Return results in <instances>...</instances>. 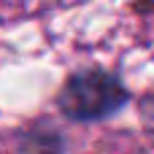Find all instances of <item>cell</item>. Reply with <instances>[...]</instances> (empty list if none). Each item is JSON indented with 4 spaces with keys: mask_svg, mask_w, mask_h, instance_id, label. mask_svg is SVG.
<instances>
[{
    "mask_svg": "<svg viewBox=\"0 0 154 154\" xmlns=\"http://www.w3.org/2000/svg\"><path fill=\"white\" fill-rule=\"evenodd\" d=\"M127 100L125 87L100 70L92 73H81L76 79H70L60 95V106L68 116L73 119H100L114 114L122 103Z\"/></svg>",
    "mask_w": 154,
    "mask_h": 154,
    "instance_id": "obj_1",
    "label": "cell"
}]
</instances>
